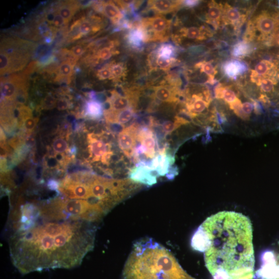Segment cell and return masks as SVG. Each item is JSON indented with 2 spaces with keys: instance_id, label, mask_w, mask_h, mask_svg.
<instances>
[{
  "instance_id": "f546056e",
  "label": "cell",
  "mask_w": 279,
  "mask_h": 279,
  "mask_svg": "<svg viewBox=\"0 0 279 279\" xmlns=\"http://www.w3.org/2000/svg\"><path fill=\"white\" fill-rule=\"evenodd\" d=\"M198 67L201 68V71L207 74L212 81L214 80V77L217 71L215 70L213 65L211 62H203L198 64Z\"/></svg>"
},
{
  "instance_id": "d6986e66",
  "label": "cell",
  "mask_w": 279,
  "mask_h": 279,
  "mask_svg": "<svg viewBox=\"0 0 279 279\" xmlns=\"http://www.w3.org/2000/svg\"><path fill=\"white\" fill-rule=\"evenodd\" d=\"M209 104L200 95H194L192 98L187 105L189 111L193 114L201 113L208 107Z\"/></svg>"
},
{
  "instance_id": "4fadbf2b",
  "label": "cell",
  "mask_w": 279,
  "mask_h": 279,
  "mask_svg": "<svg viewBox=\"0 0 279 279\" xmlns=\"http://www.w3.org/2000/svg\"><path fill=\"white\" fill-rule=\"evenodd\" d=\"M147 39L146 32L142 27L133 28L128 36L129 44L137 48L141 47Z\"/></svg>"
},
{
  "instance_id": "277c9868",
  "label": "cell",
  "mask_w": 279,
  "mask_h": 279,
  "mask_svg": "<svg viewBox=\"0 0 279 279\" xmlns=\"http://www.w3.org/2000/svg\"><path fill=\"white\" fill-rule=\"evenodd\" d=\"M252 31L259 39L271 42L279 34V11L269 8L257 15L251 23Z\"/></svg>"
},
{
  "instance_id": "7c38bea8",
  "label": "cell",
  "mask_w": 279,
  "mask_h": 279,
  "mask_svg": "<svg viewBox=\"0 0 279 279\" xmlns=\"http://www.w3.org/2000/svg\"><path fill=\"white\" fill-rule=\"evenodd\" d=\"M177 2L168 0H156L149 2V7L151 10L160 14H168L175 10L179 6Z\"/></svg>"
},
{
  "instance_id": "74e56055",
  "label": "cell",
  "mask_w": 279,
  "mask_h": 279,
  "mask_svg": "<svg viewBox=\"0 0 279 279\" xmlns=\"http://www.w3.org/2000/svg\"><path fill=\"white\" fill-rule=\"evenodd\" d=\"M57 99L52 95H47L42 103V106L45 109H52L57 104Z\"/></svg>"
},
{
  "instance_id": "ac0fdd59",
  "label": "cell",
  "mask_w": 279,
  "mask_h": 279,
  "mask_svg": "<svg viewBox=\"0 0 279 279\" xmlns=\"http://www.w3.org/2000/svg\"><path fill=\"white\" fill-rule=\"evenodd\" d=\"M90 148L94 156V159L95 161H98L101 157L103 158L108 153L107 144L98 139L91 138Z\"/></svg>"
},
{
  "instance_id": "ffe728a7",
  "label": "cell",
  "mask_w": 279,
  "mask_h": 279,
  "mask_svg": "<svg viewBox=\"0 0 279 279\" xmlns=\"http://www.w3.org/2000/svg\"><path fill=\"white\" fill-rule=\"evenodd\" d=\"M74 65L75 64L70 60L62 62L58 68L56 81L59 82L62 79L70 78L72 75Z\"/></svg>"
},
{
  "instance_id": "d590c367",
  "label": "cell",
  "mask_w": 279,
  "mask_h": 279,
  "mask_svg": "<svg viewBox=\"0 0 279 279\" xmlns=\"http://www.w3.org/2000/svg\"><path fill=\"white\" fill-rule=\"evenodd\" d=\"M113 52L111 47H104L100 49L97 54V56L98 59L106 61L110 59L112 55Z\"/></svg>"
},
{
  "instance_id": "cb8c5ba5",
  "label": "cell",
  "mask_w": 279,
  "mask_h": 279,
  "mask_svg": "<svg viewBox=\"0 0 279 279\" xmlns=\"http://www.w3.org/2000/svg\"><path fill=\"white\" fill-rule=\"evenodd\" d=\"M257 84L261 90L267 93H271L276 84V77H266L257 80Z\"/></svg>"
},
{
  "instance_id": "b9f144b4",
  "label": "cell",
  "mask_w": 279,
  "mask_h": 279,
  "mask_svg": "<svg viewBox=\"0 0 279 279\" xmlns=\"http://www.w3.org/2000/svg\"><path fill=\"white\" fill-rule=\"evenodd\" d=\"M68 22L59 14L56 13L53 24L56 27H61Z\"/></svg>"
},
{
  "instance_id": "4316f807",
  "label": "cell",
  "mask_w": 279,
  "mask_h": 279,
  "mask_svg": "<svg viewBox=\"0 0 279 279\" xmlns=\"http://www.w3.org/2000/svg\"><path fill=\"white\" fill-rule=\"evenodd\" d=\"M183 35L191 39L202 40L204 38V34L201 29L197 27H190L183 29Z\"/></svg>"
},
{
  "instance_id": "603a6c76",
  "label": "cell",
  "mask_w": 279,
  "mask_h": 279,
  "mask_svg": "<svg viewBox=\"0 0 279 279\" xmlns=\"http://www.w3.org/2000/svg\"><path fill=\"white\" fill-rule=\"evenodd\" d=\"M114 123L123 125L129 122L134 115V109L130 107L118 112H115Z\"/></svg>"
},
{
  "instance_id": "3957f363",
  "label": "cell",
  "mask_w": 279,
  "mask_h": 279,
  "mask_svg": "<svg viewBox=\"0 0 279 279\" xmlns=\"http://www.w3.org/2000/svg\"><path fill=\"white\" fill-rule=\"evenodd\" d=\"M122 279H196L165 247L146 238L137 242L124 265Z\"/></svg>"
},
{
  "instance_id": "9a60e30c",
  "label": "cell",
  "mask_w": 279,
  "mask_h": 279,
  "mask_svg": "<svg viewBox=\"0 0 279 279\" xmlns=\"http://www.w3.org/2000/svg\"><path fill=\"white\" fill-rule=\"evenodd\" d=\"M79 7L78 2H67L58 7L56 13L60 14L68 23Z\"/></svg>"
},
{
  "instance_id": "7a4b0ae2",
  "label": "cell",
  "mask_w": 279,
  "mask_h": 279,
  "mask_svg": "<svg viewBox=\"0 0 279 279\" xmlns=\"http://www.w3.org/2000/svg\"><path fill=\"white\" fill-rule=\"evenodd\" d=\"M213 279H253V229L247 216L223 211L208 218L192 237Z\"/></svg>"
},
{
  "instance_id": "52a82bcc",
  "label": "cell",
  "mask_w": 279,
  "mask_h": 279,
  "mask_svg": "<svg viewBox=\"0 0 279 279\" xmlns=\"http://www.w3.org/2000/svg\"><path fill=\"white\" fill-rule=\"evenodd\" d=\"M170 24L169 20L163 16H157L144 19L143 28L151 31L154 38L158 39L165 36L168 31Z\"/></svg>"
},
{
  "instance_id": "5bb4252c",
  "label": "cell",
  "mask_w": 279,
  "mask_h": 279,
  "mask_svg": "<svg viewBox=\"0 0 279 279\" xmlns=\"http://www.w3.org/2000/svg\"><path fill=\"white\" fill-rule=\"evenodd\" d=\"M111 108L109 111L118 112L130 108L131 100L129 97L118 94L117 92L112 93L111 99L109 100Z\"/></svg>"
},
{
  "instance_id": "d6a6232c",
  "label": "cell",
  "mask_w": 279,
  "mask_h": 279,
  "mask_svg": "<svg viewBox=\"0 0 279 279\" xmlns=\"http://www.w3.org/2000/svg\"><path fill=\"white\" fill-rule=\"evenodd\" d=\"M174 60L173 58H168L161 56H158L156 60V64L161 68H168L172 64Z\"/></svg>"
},
{
  "instance_id": "f6af8a7d",
  "label": "cell",
  "mask_w": 279,
  "mask_h": 279,
  "mask_svg": "<svg viewBox=\"0 0 279 279\" xmlns=\"http://www.w3.org/2000/svg\"><path fill=\"white\" fill-rule=\"evenodd\" d=\"M198 3V1H195V0H188V1H185L183 3L184 6L188 7H195Z\"/></svg>"
},
{
  "instance_id": "9c48e42d",
  "label": "cell",
  "mask_w": 279,
  "mask_h": 279,
  "mask_svg": "<svg viewBox=\"0 0 279 279\" xmlns=\"http://www.w3.org/2000/svg\"><path fill=\"white\" fill-rule=\"evenodd\" d=\"M137 140L146 148V156L148 158H155L156 154V146H157V139L155 134L150 129L146 128L139 129Z\"/></svg>"
},
{
  "instance_id": "836d02e7",
  "label": "cell",
  "mask_w": 279,
  "mask_h": 279,
  "mask_svg": "<svg viewBox=\"0 0 279 279\" xmlns=\"http://www.w3.org/2000/svg\"><path fill=\"white\" fill-rule=\"evenodd\" d=\"M112 78H117L123 76L125 69L122 64H116L113 65L111 67Z\"/></svg>"
},
{
  "instance_id": "5b68a950",
  "label": "cell",
  "mask_w": 279,
  "mask_h": 279,
  "mask_svg": "<svg viewBox=\"0 0 279 279\" xmlns=\"http://www.w3.org/2000/svg\"><path fill=\"white\" fill-rule=\"evenodd\" d=\"M139 131V125L134 124L131 126L124 129L118 135L119 147L128 157H133Z\"/></svg>"
},
{
  "instance_id": "8992f818",
  "label": "cell",
  "mask_w": 279,
  "mask_h": 279,
  "mask_svg": "<svg viewBox=\"0 0 279 279\" xmlns=\"http://www.w3.org/2000/svg\"><path fill=\"white\" fill-rule=\"evenodd\" d=\"M26 77L24 75H13L2 80V95L7 100L15 99L19 89L26 85Z\"/></svg>"
},
{
  "instance_id": "ee69618b",
  "label": "cell",
  "mask_w": 279,
  "mask_h": 279,
  "mask_svg": "<svg viewBox=\"0 0 279 279\" xmlns=\"http://www.w3.org/2000/svg\"><path fill=\"white\" fill-rule=\"evenodd\" d=\"M56 12H50L47 14L45 16V19L49 24H53Z\"/></svg>"
},
{
  "instance_id": "83f0119b",
  "label": "cell",
  "mask_w": 279,
  "mask_h": 279,
  "mask_svg": "<svg viewBox=\"0 0 279 279\" xmlns=\"http://www.w3.org/2000/svg\"><path fill=\"white\" fill-rule=\"evenodd\" d=\"M216 95L219 98H222L230 104L234 102L237 98L234 91L229 89H219Z\"/></svg>"
},
{
  "instance_id": "484cf974",
  "label": "cell",
  "mask_w": 279,
  "mask_h": 279,
  "mask_svg": "<svg viewBox=\"0 0 279 279\" xmlns=\"http://www.w3.org/2000/svg\"><path fill=\"white\" fill-rule=\"evenodd\" d=\"M223 14L222 7L214 3L210 5L208 13V18L212 22L219 21Z\"/></svg>"
},
{
  "instance_id": "7402d4cb",
  "label": "cell",
  "mask_w": 279,
  "mask_h": 279,
  "mask_svg": "<svg viewBox=\"0 0 279 279\" xmlns=\"http://www.w3.org/2000/svg\"><path fill=\"white\" fill-rule=\"evenodd\" d=\"M224 18L227 22L236 25L242 22L244 16L237 9L229 6L225 8Z\"/></svg>"
},
{
  "instance_id": "4dcf8cb0",
  "label": "cell",
  "mask_w": 279,
  "mask_h": 279,
  "mask_svg": "<svg viewBox=\"0 0 279 279\" xmlns=\"http://www.w3.org/2000/svg\"><path fill=\"white\" fill-rule=\"evenodd\" d=\"M53 147L55 152L60 154L66 151L68 148L67 142L61 138H57L54 141Z\"/></svg>"
},
{
  "instance_id": "f1b7e54d",
  "label": "cell",
  "mask_w": 279,
  "mask_h": 279,
  "mask_svg": "<svg viewBox=\"0 0 279 279\" xmlns=\"http://www.w3.org/2000/svg\"><path fill=\"white\" fill-rule=\"evenodd\" d=\"M175 53V48L171 44H165L161 46L158 51V56H163L168 58H173Z\"/></svg>"
},
{
  "instance_id": "30bf717a",
  "label": "cell",
  "mask_w": 279,
  "mask_h": 279,
  "mask_svg": "<svg viewBox=\"0 0 279 279\" xmlns=\"http://www.w3.org/2000/svg\"><path fill=\"white\" fill-rule=\"evenodd\" d=\"M277 70L276 65L268 60H263L256 66L252 77L257 78V80L266 77H276Z\"/></svg>"
},
{
  "instance_id": "60d3db41",
  "label": "cell",
  "mask_w": 279,
  "mask_h": 279,
  "mask_svg": "<svg viewBox=\"0 0 279 279\" xmlns=\"http://www.w3.org/2000/svg\"><path fill=\"white\" fill-rule=\"evenodd\" d=\"M56 106L59 110H65L69 107V104L67 99L61 98L57 100Z\"/></svg>"
},
{
  "instance_id": "d4e9b609",
  "label": "cell",
  "mask_w": 279,
  "mask_h": 279,
  "mask_svg": "<svg viewBox=\"0 0 279 279\" xmlns=\"http://www.w3.org/2000/svg\"><path fill=\"white\" fill-rule=\"evenodd\" d=\"M251 50V47L249 44L242 42L234 46L232 53L235 57H242L250 54Z\"/></svg>"
},
{
  "instance_id": "1f68e13d",
  "label": "cell",
  "mask_w": 279,
  "mask_h": 279,
  "mask_svg": "<svg viewBox=\"0 0 279 279\" xmlns=\"http://www.w3.org/2000/svg\"><path fill=\"white\" fill-rule=\"evenodd\" d=\"M93 28V26L89 20L82 19L79 26V32L84 36L92 33Z\"/></svg>"
},
{
  "instance_id": "44dd1931",
  "label": "cell",
  "mask_w": 279,
  "mask_h": 279,
  "mask_svg": "<svg viewBox=\"0 0 279 279\" xmlns=\"http://www.w3.org/2000/svg\"><path fill=\"white\" fill-rule=\"evenodd\" d=\"M104 107L102 103L96 100H91L87 104L86 114L92 118H100L103 113Z\"/></svg>"
},
{
  "instance_id": "e0dca14e",
  "label": "cell",
  "mask_w": 279,
  "mask_h": 279,
  "mask_svg": "<svg viewBox=\"0 0 279 279\" xmlns=\"http://www.w3.org/2000/svg\"><path fill=\"white\" fill-rule=\"evenodd\" d=\"M154 95L159 100L165 103H172L176 100L175 93L166 86H158L154 88Z\"/></svg>"
},
{
  "instance_id": "6da1fadb",
  "label": "cell",
  "mask_w": 279,
  "mask_h": 279,
  "mask_svg": "<svg viewBox=\"0 0 279 279\" xmlns=\"http://www.w3.org/2000/svg\"><path fill=\"white\" fill-rule=\"evenodd\" d=\"M9 240L12 263L23 274L81 265L94 247L95 224L52 219L22 206Z\"/></svg>"
},
{
  "instance_id": "8d00e7d4",
  "label": "cell",
  "mask_w": 279,
  "mask_h": 279,
  "mask_svg": "<svg viewBox=\"0 0 279 279\" xmlns=\"http://www.w3.org/2000/svg\"><path fill=\"white\" fill-rule=\"evenodd\" d=\"M37 123V119L30 116L24 119L23 126L27 131L31 132L33 131Z\"/></svg>"
},
{
  "instance_id": "7bdbcfd3",
  "label": "cell",
  "mask_w": 279,
  "mask_h": 279,
  "mask_svg": "<svg viewBox=\"0 0 279 279\" xmlns=\"http://www.w3.org/2000/svg\"><path fill=\"white\" fill-rule=\"evenodd\" d=\"M242 110L246 115L250 114L253 110V105L248 102L245 103L242 105Z\"/></svg>"
},
{
  "instance_id": "e575fe53",
  "label": "cell",
  "mask_w": 279,
  "mask_h": 279,
  "mask_svg": "<svg viewBox=\"0 0 279 279\" xmlns=\"http://www.w3.org/2000/svg\"><path fill=\"white\" fill-rule=\"evenodd\" d=\"M181 126V125L176 121L173 122L169 121L164 122L162 125L167 135L170 134Z\"/></svg>"
},
{
  "instance_id": "8fae6325",
  "label": "cell",
  "mask_w": 279,
  "mask_h": 279,
  "mask_svg": "<svg viewBox=\"0 0 279 279\" xmlns=\"http://www.w3.org/2000/svg\"><path fill=\"white\" fill-rule=\"evenodd\" d=\"M223 69L228 77L235 78L245 72L247 70V66L242 62L233 60L227 61L224 64Z\"/></svg>"
},
{
  "instance_id": "ba28073f",
  "label": "cell",
  "mask_w": 279,
  "mask_h": 279,
  "mask_svg": "<svg viewBox=\"0 0 279 279\" xmlns=\"http://www.w3.org/2000/svg\"><path fill=\"white\" fill-rule=\"evenodd\" d=\"M151 168L147 166H136L129 173V179L133 182L148 186L157 183V179L151 176Z\"/></svg>"
},
{
  "instance_id": "2e32d148",
  "label": "cell",
  "mask_w": 279,
  "mask_h": 279,
  "mask_svg": "<svg viewBox=\"0 0 279 279\" xmlns=\"http://www.w3.org/2000/svg\"><path fill=\"white\" fill-rule=\"evenodd\" d=\"M102 13L114 22L123 18V14L118 8L112 2L104 3L102 6Z\"/></svg>"
},
{
  "instance_id": "f35d334b",
  "label": "cell",
  "mask_w": 279,
  "mask_h": 279,
  "mask_svg": "<svg viewBox=\"0 0 279 279\" xmlns=\"http://www.w3.org/2000/svg\"><path fill=\"white\" fill-rule=\"evenodd\" d=\"M85 48L82 45H77L73 46L70 51L71 56L75 59H78L85 53Z\"/></svg>"
},
{
  "instance_id": "ab89813d",
  "label": "cell",
  "mask_w": 279,
  "mask_h": 279,
  "mask_svg": "<svg viewBox=\"0 0 279 279\" xmlns=\"http://www.w3.org/2000/svg\"><path fill=\"white\" fill-rule=\"evenodd\" d=\"M97 77L100 80L111 79L112 73L110 67H105L99 70L97 72Z\"/></svg>"
}]
</instances>
